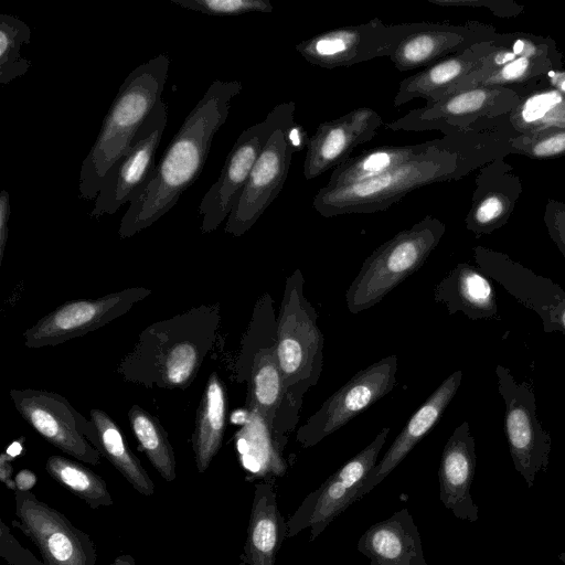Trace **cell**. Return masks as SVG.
<instances>
[{
  "label": "cell",
  "mask_w": 565,
  "mask_h": 565,
  "mask_svg": "<svg viewBox=\"0 0 565 565\" xmlns=\"http://www.w3.org/2000/svg\"><path fill=\"white\" fill-rule=\"evenodd\" d=\"M510 136L498 130H467L425 141L411 159L380 177L345 186H322L312 207L323 217L386 211L416 189L462 179L511 154Z\"/></svg>",
  "instance_id": "obj_1"
},
{
  "label": "cell",
  "mask_w": 565,
  "mask_h": 565,
  "mask_svg": "<svg viewBox=\"0 0 565 565\" xmlns=\"http://www.w3.org/2000/svg\"><path fill=\"white\" fill-rule=\"evenodd\" d=\"M243 89L239 81L215 79L185 117L153 175L121 217L118 236L129 238L168 213L200 177L214 136L225 124L231 102Z\"/></svg>",
  "instance_id": "obj_2"
},
{
  "label": "cell",
  "mask_w": 565,
  "mask_h": 565,
  "mask_svg": "<svg viewBox=\"0 0 565 565\" xmlns=\"http://www.w3.org/2000/svg\"><path fill=\"white\" fill-rule=\"evenodd\" d=\"M221 323L218 303L200 305L141 331L116 373L146 387L185 390L212 350Z\"/></svg>",
  "instance_id": "obj_3"
},
{
  "label": "cell",
  "mask_w": 565,
  "mask_h": 565,
  "mask_svg": "<svg viewBox=\"0 0 565 565\" xmlns=\"http://www.w3.org/2000/svg\"><path fill=\"white\" fill-rule=\"evenodd\" d=\"M170 66L162 53L132 70L120 85L79 170L78 198L95 200L106 173L124 156L161 99Z\"/></svg>",
  "instance_id": "obj_4"
},
{
  "label": "cell",
  "mask_w": 565,
  "mask_h": 565,
  "mask_svg": "<svg viewBox=\"0 0 565 565\" xmlns=\"http://www.w3.org/2000/svg\"><path fill=\"white\" fill-rule=\"evenodd\" d=\"M237 383L246 384L248 412L257 413L282 447L296 426L289 418L277 355V318L269 294L254 305L234 365Z\"/></svg>",
  "instance_id": "obj_5"
},
{
  "label": "cell",
  "mask_w": 565,
  "mask_h": 565,
  "mask_svg": "<svg viewBox=\"0 0 565 565\" xmlns=\"http://www.w3.org/2000/svg\"><path fill=\"white\" fill-rule=\"evenodd\" d=\"M305 278L296 269L286 278L277 317V355L287 412L296 426L307 392L317 385L323 367L324 339L318 313L307 299Z\"/></svg>",
  "instance_id": "obj_6"
},
{
  "label": "cell",
  "mask_w": 565,
  "mask_h": 565,
  "mask_svg": "<svg viewBox=\"0 0 565 565\" xmlns=\"http://www.w3.org/2000/svg\"><path fill=\"white\" fill-rule=\"evenodd\" d=\"M446 225L427 215L376 247L363 262L345 292L347 308L360 313L419 270L438 246Z\"/></svg>",
  "instance_id": "obj_7"
},
{
  "label": "cell",
  "mask_w": 565,
  "mask_h": 565,
  "mask_svg": "<svg viewBox=\"0 0 565 565\" xmlns=\"http://www.w3.org/2000/svg\"><path fill=\"white\" fill-rule=\"evenodd\" d=\"M295 102L281 103L264 120L242 131L225 159L218 179L199 205L200 230L203 234L214 232L228 217L268 139L279 127L295 120Z\"/></svg>",
  "instance_id": "obj_8"
},
{
  "label": "cell",
  "mask_w": 565,
  "mask_h": 565,
  "mask_svg": "<svg viewBox=\"0 0 565 565\" xmlns=\"http://www.w3.org/2000/svg\"><path fill=\"white\" fill-rule=\"evenodd\" d=\"M9 396L21 417L51 445L85 463L100 462L94 423L64 396L33 388H12Z\"/></svg>",
  "instance_id": "obj_9"
},
{
  "label": "cell",
  "mask_w": 565,
  "mask_h": 565,
  "mask_svg": "<svg viewBox=\"0 0 565 565\" xmlns=\"http://www.w3.org/2000/svg\"><path fill=\"white\" fill-rule=\"evenodd\" d=\"M524 93L504 86L473 87L451 94L434 104L412 109L384 126L393 131L438 130L443 135L467 131L482 119L509 114Z\"/></svg>",
  "instance_id": "obj_10"
},
{
  "label": "cell",
  "mask_w": 565,
  "mask_h": 565,
  "mask_svg": "<svg viewBox=\"0 0 565 565\" xmlns=\"http://www.w3.org/2000/svg\"><path fill=\"white\" fill-rule=\"evenodd\" d=\"M391 428L380 430L360 452L310 492L287 521L288 539L310 529L309 541L316 540L359 494L370 471L377 463Z\"/></svg>",
  "instance_id": "obj_11"
},
{
  "label": "cell",
  "mask_w": 565,
  "mask_h": 565,
  "mask_svg": "<svg viewBox=\"0 0 565 565\" xmlns=\"http://www.w3.org/2000/svg\"><path fill=\"white\" fill-rule=\"evenodd\" d=\"M422 22L385 24L379 18L355 25L324 31L296 44V51L310 64L332 70L376 57H390L401 41Z\"/></svg>",
  "instance_id": "obj_12"
},
{
  "label": "cell",
  "mask_w": 565,
  "mask_h": 565,
  "mask_svg": "<svg viewBox=\"0 0 565 565\" xmlns=\"http://www.w3.org/2000/svg\"><path fill=\"white\" fill-rule=\"evenodd\" d=\"M498 390L503 398L504 431L514 469L532 488L540 471L546 472L551 452V435L536 416V401L527 382H518L511 371L497 365Z\"/></svg>",
  "instance_id": "obj_13"
},
{
  "label": "cell",
  "mask_w": 565,
  "mask_h": 565,
  "mask_svg": "<svg viewBox=\"0 0 565 565\" xmlns=\"http://www.w3.org/2000/svg\"><path fill=\"white\" fill-rule=\"evenodd\" d=\"M396 373L395 354L382 358L355 373L298 428L296 441L303 448L319 444L387 395L396 386Z\"/></svg>",
  "instance_id": "obj_14"
},
{
  "label": "cell",
  "mask_w": 565,
  "mask_h": 565,
  "mask_svg": "<svg viewBox=\"0 0 565 565\" xmlns=\"http://www.w3.org/2000/svg\"><path fill=\"white\" fill-rule=\"evenodd\" d=\"M167 122L168 106L161 98L137 131L129 150L106 173L90 217L98 220L115 214L139 196L153 175L156 152Z\"/></svg>",
  "instance_id": "obj_15"
},
{
  "label": "cell",
  "mask_w": 565,
  "mask_h": 565,
  "mask_svg": "<svg viewBox=\"0 0 565 565\" xmlns=\"http://www.w3.org/2000/svg\"><path fill=\"white\" fill-rule=\"evenodd\" d=\"M150 295L146 287H129L94 299L66 301L24 331V345L40 349L83 337L126 315Z\"/></svg>",
  "instance_id": "obj_16"
},
{
  "label": "cell",
  "mask_w": 565,
  "mask_h": 565,
  "mask_svg": "<svg viewBox=\"0 0 565 565\" xmlns=\"http://www.w3.org/2000/svg\"><path fill=\"white\" fill-rule=\"evenodd\" d=\"M14 501L17 520L12 525L38 546L47 565H98L90 536L63 513L30 491H15Z\"/></svg>",
  "instance_id": "obj_17"
},
{
  "label": "cell",
  "mask_w": 565,
  "mask_h": 565,
  "mask_svg": "<svg viewBox=\"0 0 565 565\" xmlns=\"http://www.w3.org/2000/svg\"><path fill=\"white\" fill-rule=\"evenodd\" d=\"M294 126L295 120L286 122L268 139L227 217L224 227L226 234L235 237L244 235L281 192L295 151L290 142Z\"/></svg>",
  "instance_id": "obj_18"
},
{
  "label": "cell",
  "mask_w": 565,
  "mask_h": 565,
  "mask_svg": "<svg viewBox=\"0 0 565 565\" xmlns=\"http://www.w3.org/2000/svg\"><path fill=\"white\" fill-rule=\"evenodd\" d=\"M382 125L381 115L366 106L321 122L306 143L305 179H316L344 163L359 145L376 136Z\"/></svg>",
  "instance_id": "obj_19"
},
{
  "label": "cell",
  "mask_w": 565,
  "mask_h": 565,
  "mask_svg": "<svg viewBox=\"0 0 565 565\" xmlns=\"http://www.w3.org/2000/svg\"><path fill=\"white\" fill-rule=\"evenodd\" d=\"M500 35L493 25L478 21L461 24L422 22L415 32L401 41L390 60L399 72L413 71Z\"/></svg>",
  "instance_id": "obj_20"
},
{
  "label": "cell",
  "mask_w": 565,
  "mask_h": 565,
  "mask_svg": "<svg viewBox=\"0 0 565 565\" xmlns=\"http://www.w3.org/2000/svg\"><path fill=\"white\" fill-rule=\"evenodd\" d=\"M472 252L480 270L500 284L521 305L535 311L544 329L554 311L565 301L562 287L501 252L483 246H476Z\"/></svg>",
  "instance_id": "obj_21"
},
{
  "label": "cell",
  "mask_w": 565,
  "mask_h": 565,
  "mask_svg": "<svg viewBox=\"0 0 565 565\" xmlns=\"http://www.w3.org/2000/svg\"><path fill=\"white\" fill-rule=\"evenodd\" d=\"M465 225L480 237L508 223L523 192V185L521 177L505 158L497 159L479 169Z\"/></svg>",
  "instance_id": "obj_22"
},
{
  "label": "cell",
  "mask_w": 565,
  "mask_h": 565,
  "mask_svg": "<svg viewBox=\"0 0 565 565\" xmlns=\"http://www.w3.org/2000/svg\"><path fill=\"white\" fill-rule=\"evenodd\" d=\"M476 465L475 438L469 423L462 422L448 438L438 469L440 501L462 521L479 520V509L470 492Z\"/></svg>",
  "instance_id": "obj_23"
},
{
  "label": "cell",
  "mask_w": 565,
  "mask_h": 565,
  "mask_svg": "<svg viewBox=\"0 0 565 565\" xmlns=\"http://www.w3.org/2000/svg\"><path fill=\"white\" fill-rule=\"evenodd\" d=\"M504 36L505 33H501L495 40L477 43L404 78L394 97V107H399L416 98L424 99L426 105L443 99L455 84L482 64Z\"/></svg>",
  "instance_id": "obj_24"
},
{
  "label": "cell",
  "mask_w": 565,
  "mask_h": 565,
  "mask_svg": "<svg viewBox=\"0 0 565 565\" xmlns=\"http://www.w3.org/2000/svg\"><path fill=\"white\" fill-rule=\"evenodd\" d=\"M461 380V370L451 373L412 415L383 458L367 475L360 499L379 486L435 427L456 395Z\"/></svg>",
  "instance_id": "obj_25"
},
{
  "label": "cell",
  "mask_w": 565,
  "mask_h": 565,
  "mask_svg": "<svg viewBox=\"0 0 565 565\" xmlns=\"http://www.w3.org/2000/svg\"><path fill=\"white\" fill-rule=\"evenodd\" d=\"M356 547L370 565H428L419 530L407 508L371 525Z\"/></svg>",
  "instance_id": "obj_26"
},
{
  "label": "cell",
  "mask_w": 565,
  "mask_h": 565,
  "mask_svg": "<svg viewBox=\"0 0 565 565\" xmlns=\"http://www.w3.org/2000/svg\"><path fill=\"white\" fill-rule=\"evenodd\" d=\"M551 128L565 129V94L546 85L542 78L534 88L521 96L509 114L482 119L471 130H498L515 135Z\"/></svg>",
  "instance_id": "obj_27"
},
{
  "label": "cell",
  "mask_w": 565,
  "mask_h": 565,
  "mask_svg": "<svg viewBox=\"0 0 565 565\" xmlns=\"http://www.w3.org/2000/svg\"><path fill=\"white\" fill-rule=\"evenodd\" d=\"M288 535L281 515L274 480L256 483L250 509L243 559L246 565H275L281 543Z\"/></svg>",
  "instance_id": "obj_28"
},
{
  "label": "cell",
  "mask_w": 565,
  "mask_h": 565,
  "mask_svg": "<svg viewBox=\"0 0 565 565\" xmlns=\"http://www.w3.org/2000/svg\"><path fill=\"white\" fill-rule=\"evenodd\" d=\"M434 299L449 315L462 312L471 320L497 316L495 291L488 277L467 263H459L435 286Z\"/></svg>",
  "instance_id": "obj_29"
},
{
  "label": "cell",
  "mask_w": 565,
  "mask_h": 565,
  "mask_svg": "<svg viewBox=\"0 0 565 565\" xmlns=\"http://www.w3.org/2000/svg\"><path fill=\"white\" fill-rule=\"evenodd\" d=\"M226 391L216 372L211 373L203 391L192 435L196 469L206 471L218 452L226 420Z\"/></svg>",
  "instance_id": "obj_30"
},
{
  "label": "cell",
  "mask_w": 565,
  "mask_h": 565,
  "mask_svg": "<svg viewBox=\"0 0 565 565\" xmlns=\"http://www.w3.org/2000/svg\"><path fill=\"white\" fill-rule=\"evenodd\" d=\"M90 419L98 433L97 450L143 495L154 493V484L139 459L130 450L115 420L104 411L93 408Z\"/></svg>",
  "instance_id": "obj_31"
},
{
  "label": "cell",
  "mask_w": 565,
  "mask_h": 565,
  "mask_svg": "<svg viewBox=\"0 0 565 565\" xmlns=\"http://www.w3.org/2000/svg\"><path fill=\"white\" fill-rule=\"evenodd\" d=\"M423 148L422 143L381 146L350 157L337 167L327 182L328 188H339L380 177L406 162Z\"/></svg>",
  "instance_id": "obj_32"
},
{
  "label": "cell",
  "mask_w": 565,
  "mask_h": 565,
  "mask_svg": "<svg viewBox=\"0 0 565 565\" xmlns=\"http://www.w3.org/2000/svg\"><path fill=\"white\" fill-rule=\"evenodd\" d=\"M130 427L156 471L168 482L177 478V461L168 434L157 417L139 405L128 411Z\"/></svg>",
  "instance_id": "obj_33"
},
{
  "label": "cell",
  "mask_w": 565,
  "mask_h": 565,
  "mask_svg": "<svg viewBox=\"0 0 565 565\" xmlns=\"http://www.w3.org/2000/svg\"><path fill=\"white\" fill-rule=\"evenodd\" d=\"M45 470L55 481L82 499L90 509L114 504L106 482L82 463L53 455L47 458Z\"/></svg>",
  "instance_id": "obj_34"
},
{
  "label": "cell",
  "mask_w": 565,
  "mask_h": 565,
  "mask_svg": "<svg viewBox=\"0 0 565 565\" xmlns=\"http://www.w3.org/2000/svg\"><path fill=\"white\" fill-rule=\"evenodd\" d=\"M31 41L30 26L19 17L0 14V83L8 85L28 73L31 61L21 56V46Z\"/></svg>",
  "instance_id": "obj_35"
},
{
  "label": "cell",
  "mask_w": 565,
  "mask_h": 565,
  "mask_svg": "<svg viewBox=\"0 0 565 565\" xmlns=\"http://www.w3.org/2000/svg\"><path fill=\"white\" fill-rule=\"evenodd\" d=\"M511 154L546 160L565 156V129L551 128L509 137Z\"/></svg>",
  "instance_id": "obj_36"
},
{
  "label": "cell",
  "mask_w": 565,
  "mask_h": 565,
  "mask_svg": "<svg viewBox=\"0 0 565 565\" xmlns=\"http://www.w3.org/2000/svg\"><path fill=\"white\" fill-rule=\"evenodd\" d=\"M170 2L186 10L214 17L273 11V4L267 0H170Z\"/></svg>",
  "instance_id": "obj_37"
},
{
  "label": "cell",
  "mask_w": 565,
  "mask_h": 565,
  "mask_svg": "<svg viewBox=\"0 0 565 565\" xmlns=\"http://www.w3.org/2000/svg\"><path fill=\"white\" fill-rule=\"evenodd\" d=\"M0 556L7 561L8 565H47L24 548L2 520L0 522Z\"/></svg>",
  "instance_id": "obj_38"
},
{
  "label": "cell",
  "mask_w": 565,
  "mask_h": 565,
  "mask_svg": "<svg viewBox=\"0 0 565 565\" xmlns=\"http://www.w3.org/2000/svg\"><path fill=\"white\" fill-rule=\"evenodd\" d=\"M439 7L487 8L498 18H516L524 7L512 0H428Z\"/></svg>",
  "instance_id": "obj_39"
},
{
  "label": "cell",
  "mask_w": 565,
  "mask_h": 565,
  "mask_svg": "<svg viewBox=\"0 0 565 565\" xmlns=\"http://www.w3.org/2000/svg\"><path fill=\"white\" fill-rule=\"evenodd\" d=\"M543 220L548 236L565 259V202L547 199Z\"/></svg>",
  "instance_id": "obj_40"
},
{
  "label": "cell",
  "mask_w": 565,
  "mask_h": 565,
  "mask_svg": "<svg viewBox=\"0 0 565 565\" xmlns=\"http://www.w3.org/2000/svg\"><path fill=\"white\" fill-rule=\"evenodd\" d=\"M11 214L10 194L7 190L0 193V265L3 259L9 238V220Z\"/></svg>",
  "instance_id": "obj_41"
},
{
  "label": "cell",
  "mask_w": 565,
  "mask_h": 565,
  "mask_svg": "<svg viewBox=\"0 0 565 565\" xmlns=\"http://www.w3.org/2000/svg\"><path fill=\"white\" fill-rule=\"evenodd\" d=\"M12 459L7 452L0 455V480L10 490L17 491L14 478H12Z\"/></svg>",
  "instance_id": "obj_42"
},
{
  "label": "cell",
  "mask_w": 565,
  "mask_h": 565,
  "mask_svg": "<svg viewBox=\"0 0 565 565\" xmlns=\"http://www.w3.org/2000/svg\"><path fill=\"white\" fill-rule=\"evenodd\" d=\"M544 332H561L565 334V301L554 311Z\"/></svg>",
  "instance_id": "obj_43"
},
{
  "label": "cell",
  "mask_w": 565,
  "mask_h": 565,
  "mask_svg": "<svg viewBox=\"0 0 565 565\" xmlns=\"http://www.w3.org/2000/svg\"><path fill=\"white\" fill-rule=\"evenodd\" d=\"M38 477L29 469L20 470L14 477L17 491H30L36 483Z\"/></svg>",
  "instance_id": "obj_44"
},
{
  "label": "cell",
  "mask_w": 565,
  "mask_h": 565,
  "mask_svg": "<svg viewBox=\"0 0 565 565\" xmlns=\"http://www.w3.org/2000/svg\"><path fill=\"white\" fill-rule=\"evenodd\" d=\"M543 82L565 94V66L551 71L545 77H543Z\"/></svg>",
  "instance_id": "obj_45"
},
{
  "label": "cell",
  "mask_w": 565,
  "mask_h": 565,
  "mask_svg": "<svg viewBox=\"0 0 565 565\" xmlns=\"http://www.w3.org/2000/svg\"><path fill=\"white\" fill-rule=\"evenodd\" d=\"M110 565H136L135 558L131 555L122 554L117 556Z\"/></svg>",
  "instance_id": "obj_46"
},
{
  "label": "cell",
  "mask_w": 565,
  "mask_h": 565,
  "mask_svg": "<svg viewBox=\"0 0 565 565\" xmlns=\"http://www.w3.org/2000/svg\"><path fill=\"white\" fill-rule=\"evenodd\" d=\"M21 450L22 444L20 441H14L8 447L6 452L14 458L15 456L20 455Z\"/></svg>",
  "instance_id": "obj_47"
},
{
  "label": "cell",
  "mask_w": 565,
  "mask_h": 565,
  "mask_svg": "<svg viewBox=\"0 0 565 565\" xmlns=\"http://www.w3.org/2000/svg\"><path fill=\"white\" fill-rule=\"evenodd\" d=\"M558 559L565 564V552L558 554Z\"/></svg>",
  "instance_id": "obj_48"
}]
</instances>
